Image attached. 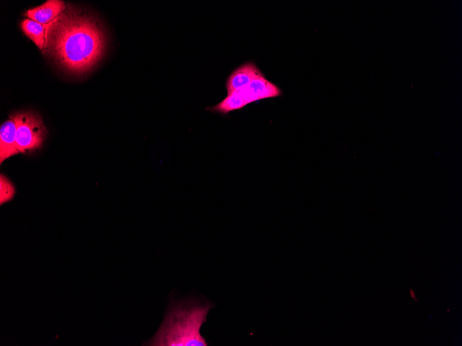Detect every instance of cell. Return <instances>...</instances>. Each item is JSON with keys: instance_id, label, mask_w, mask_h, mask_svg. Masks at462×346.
<instances>
[{"instance_id": "8", "label": "cell", "mask_w": 462, "mask_h": 346, "mask_svg": "<svg viewBox=\"0 0 462 346\" xmlns=\"http://www.w3.org/2000/svg\"><path fill=\"white\" fill-rule=\"evenodd\" d=\"M16 193L13 184L3 174L0 175V204L10 201Z\"/></svg>"}, {"instance_id": "6", "label": "cell", "mask_w": 462, "mask_h": 346, "mask_svg": "<svg viewBox=\"0 0 462 346\" xmlns=\"http://www.w3.org/2000/svg\"><path fill=\"white\" fill-rule=\"evenodd\" d=\"M17 127L15 122L10 118L4 122L0 127V163L18 154L17 147Z\"/></svg>"}, {"instance_id": "5", "label": "cell", "mask_w": 462, "mask_h": 346, "mask_svg": "<svg viewBox=\"0 0 462 346\" xmlns=\"http://www.w3.org/2000/svg\"><path fill=\"white\" fill-rule=\"evenodd\" d=\"M62 0H48L43 4L28 10L24 15L30 19L47 26L57 18L66 9Z\"/></svg>"}, {"instance_id": "2", "label": "cell", "mask_w": 462, "mask_h": 346, "mask_svg": "<svg viewBox=\"0 0 462 346\" xmlns=\"http://www.w3.org/2000/svg\"><path fill=\"white\" fill-rule=\"evenodd\" d=\"M212 307L210 302L172 300L163 323L147 345L207 346L200 329Z\"/></svg>"}, {"instance_id": "1", "label": "cell", "mask_w": 462, "mask_h": 346, "mask_svg": "<svg viewBox=\"0 0 462 346\" xmlns=\"http://www.w3.org/2000/svg\"><path fill=\"white\" fill-rule=\"evenodd\" d=\"M46 28L44 50L64 71L84 75L104 55L107 38L98 20L82 10L68 5Z\"/></svg>"}, {"instance_id": "9", "label": "cell", "mask_w": 462, "mask_h": 346, "mask_svg": "<svg viewBox=\"0 0 462 346\" xmlns=\"http://www.w3.org/2000/svg\"><path fill=\"white\" fill-rule=\"evenodd\" d=\"M410 292H411V294H412V297L416 300V298L415 295H414V292H413L412 290H411Z\"/></svg>"}, {"instance_id": "4", "label": "cell", "mask_w": 462, "mask_h": 346, "mask_svg": "<svg viewBox=\"0 0 462 346\" xmlns=\"http://www.w3.org/2000/svg\"><path fill=\"white\" fill-rule=\"evenodd\" d=\"M265 77L252 61H246L236 68L229 75L225 83L227 95L241 89L252 81Z\"/></svg>"}, {"instance_id": "3", "label": "cell", "mask_w": 462, "mask_h": 346, "mask_svg": "<svg viewBox=\"0 0 462 346\" xmlns=\"http://www.w3.org/2000/svg\"><path fill=\"white\" fill-rule=\"evenodd\" d=\"M17 127V147L19 153H27L39 149L47 134L41 117L33 110H24L10 115Z\"/></svg>"}, {"instance_id": "7", "label": "cell", "mask_w": 462, "mask_h": 346, "mask_svg": "<svg viewBox=\"0 0 462 346\" xmlns=\"http://www.w3.org/2000/svg\"><path fill=\"white\" fill-rule=\"evenodd\" d=\"M21 28L24 34L41 50H44L46 44V28L44 25L30 19L21 22Z\"/></svg>"}]
</instances>
